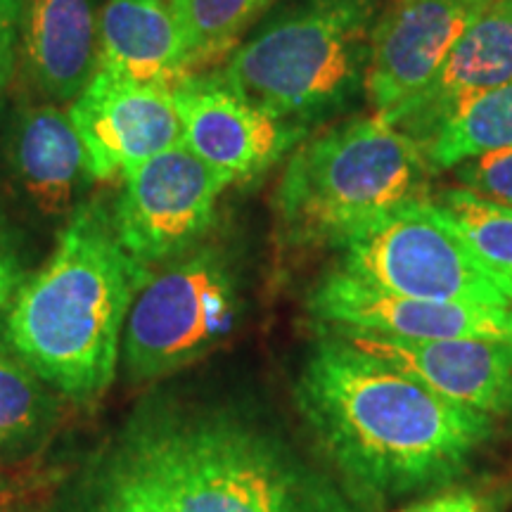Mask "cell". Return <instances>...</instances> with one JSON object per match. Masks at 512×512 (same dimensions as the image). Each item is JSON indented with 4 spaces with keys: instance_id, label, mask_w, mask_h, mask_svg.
Masks as SVG:
<instances>
[{
    "instance_id": "cell-15",
    "label": "cell",
    "mask_w": 512,
    "mask_h": 512,
    "mask_svg": "<svg viewBox=\"0 0 512 512\" xmlns=\"http://www.w3.org/2000/svg\"><path fill=\"white\" fill-rule=\"evenodd\" d=\"M510 81L512 0H491L458 38L430 86L380 119L420 145L460 102Z\"/></svg>"
},
{
    "instance_id": "cell-12",
    "label": "cell",
    "mask_w": 512,
    "mask_h": 512,
    "mask_svg": "<svg viewBox=\"0 0 512 512\" xmlns=\"http://www.w3.org/2000/svg\"><path fill=\"white\" fill-rule=\"evenodd\" d=\"M491 0H389L373 31L366 98L387 117L430 86L448 53Z\"/></svg>"
},
{
    "instance_id": "cell-11",
    "label": "cell",
    "mask_w": 512,
    "mask_h": 512,
    "mask_svg": "<svg viewBox=\"0 0 512 512\" xmlns=\"http://www.w3.org/2000/svg\"><path fill=\"white\" fill-rule=\"evenodd\" d=\"M69 119L86 150L93 181L126 176L159 152L183 143V124L169 88L95 72Z\"/></svg>"
},
{
    "instance_id": "cell-19",
    "label": "cell",
    "mask_w": 512,
    "mask_h": 512,
    "mask_svg": "<svg viewBox=\"0 0 512 512\" xmlns=\"http://www.w3.org/2000/svg\"><path fill=\"white\" fill-rule=\"evenodd\" d=\"M420 147L432 171L512 147V81L453 107Z\"/></svg>"
},
{
    "instance_id": "cell-2",
    "label": "cell",
    "mask_w": 512,
    "mask_h": 512,
    "mask_svg": "<svg viewBox=\"0 0 512 512\" xmlns=\"http://www.w3.org/2000/svg\"><path fill=\"white\" fill-rule=\"evenodd\" d=\"M150 275L119 242L112 207L81 204L48 264L19 285L3 344L50 389L93 399L114 380L128 311Z\"/></svg>"
},
{
    "instance_id": "cell-17",
    "label": "cell",
    "mask_w": 512,
    "mask_h": 512,
    "mask_svg": "<svg viewBox=\"0 0 512 512\" xmlns=\"http://www.w3.org/2000/svg\"><path fill=\"white\" fill-rule=\"evenodd\" d=\"M22 46L43 93L72 102L98 72L93 0H24Z\"/></svg>"
},
{
    "instance_id": "cell-6",
    "label": "cell",
    "mask_w": 512,
    "mask_h": 512,
    "mask_svg": "<svg viewBox=\"0 0 512 512\" xmlns=\"http://www.w3.org/2000/svg\"><path fill=\"white\" fill-rule=\"evenodd\" d=\"M339 271L403 297L512 306V285L467 245L456 223L427 197L356 230L342 247Z\"/></svg>"
},
{
    "instance_id": "cell-25",
    "label": "cell",
    "mask_w": 512,
    "mask_h": 512,
    "mask_svg": "<svg viewBox=\"0 0 512 512\" xmlns=\"http://www.w3.org/2000/svg\"><path fill=\"white\" fill-rule=\"evenodd\" d=\"M403 512H491V508L479 496L458 491V494L427 498V501L415 503Z\"/></svg>"
},
{
    "instance_id": "cell-5",
    "label": "cell",
    "mask_w": 512,
    "mask_h": 512,
    "mask_svg": "<svg viewBox=\"0 0 512 512\" xmlns=\"http://www.w3.org/2000/svg\"><path fill=\"white\" fill-rule=\"evenodd\" d=\"M430 174L422 147L375 114L335 124L287 159L273 195L280 242L342 247L370 221L427 197Z\"/></svg>"
},
{
    "instance_id": "cell-4",
    "label": "cell",
    "mask_w": 512,
    "mask_h": 512,
    "mask_svg": "<svg viewBox=\"0 0 512 512\" xmlns=\"http://www.w3.org/2000/svg\"><path fill=\"white\" fill-rule=\"evenodd\" d=\"M157 420L174 512H366L245 413L157 403Z\"/></svg>"
},
{
    "instance_id": "cell-23",
    "label": "cell",
    "mask_w": 512,
    "mask_h": 512,
    "mask_svg": "<svg viewBox=\"0 0 512 512\" xmlns=\"http://www.w3.org/2000/svg\"><path fill=\"white\" fill-rule=\"evenodd\" d=\"M453 171L467 190L512 209V147L470 159Z\"/></svg>"
},
{
    "instance_id": "cell-14",
    "label": "cell",
    "mask_w": 512,
    "mask_h": 512,
    "mask_svg": "<svg viewBox=\"0 0 512 512\" xmlns=\"http://www.w3.org/2000/svg\"><path fill=\"white\" fill-rule=\"evenodd\" d=\"M46 512H174L157 403L138 408L95 448Z\"/></svg>"
},
{
    "instance_id": "cell-10",
    "label": "cell",
    "mask_w": 512,
    "mask_h": 512,
    "mask_svg": "<svg viewBox=\"0 0 512 512\" xmlns=\"http://www.w3.org/2000/svg\"><path fill=\"white\" fill-rule=\"evenodd\" d=\"M316 323L332 332H366L396 339H508L512 306L432 302L366 285L344 271L325 275L309 294Z\"/></svg>"
},
{
    "instance_id": "cell-24",
    "label": "cell",
    "mask_w": 512,
    "mask_h": 512,
    "mask_svg": "<svg viewBox=\"0 0 512 512\" xmlns=\"http://www.w3.org/2000/svg\"><path fill=\"white\" fill-rule=\"evenodd\" d=\"M24 0H0V86L8 81L15 64V48L22 38Z\"/></svg>"
},
{
    "instance_id": "cell-18",
    "label": "cell",
    "mask_w": 512,
    "mask_h": 512,
    "mask_svg": "<svg viewBox=\"0 0 512 512\" xmlns=\"http://www.w3.org/2000/svg\"><path fill=\"white\" fill-rule=\"evenodd\" d=\"M12 157L19 181L48 214L67 209L76 188L93 181L72 119L53 105L36 107L19 119Z\"/></svg>"
},
{
    "instance_id": "cell-22",
    "label": "cell",
    "mask_w": 512,
    "mask_h": 512,
    "mask_svg": "<svg viewBox=\"0 0 512 512\" xmlns=\"http://www.w3.org/2000/svg\"><path fill=\"white\" fill-rule=\"evenodd\" d=\"M437 204L451 216L479 259L512 285V209L467 188L444 192Z\"/></svg>"
},
{
    "instance_id": "cell-16",
    "label": "cell",
    "mask_w": 512,
    "mask_h": 512,
    "mask_svg": "<svg viewBox=\"0 0 512 512\" xmlns=\"http://www.w3.org/2000/svg\"><path fill=\"white\" fill-rule=\"evenodd\" d=\"M98 72L174 91L190 74L176 0H107L98 17Z\"/></svg>"
},
{
    "instance_id": "cell-8",
    "label": "cell",
    "mask_w": 512,
    "mask_h": 512,
    "mask_svg": "<svg viewBox=\"0 0 512 512\" xmlns=\"http://www.w3.org/2000/svg\"><path fill=\"white\" fill-rule=\"evenodd\" d=\"M230 181L178 143L124 176L112 207L119 242L155 273L200 245Z\"/></svg>"
},
{
    "instance_id": "cell-9",
    "label": "cell",
    "mask_w": 512,
    "mask_h": 512,
    "mask_svg": "<svg viewBox=\"0 0 512 512\" xmlns=\"http://www.w3.org/2000/svg\"><path fill=\"white\" fill-rule=\"evenodd\" d=\"M171 93L183 143L230 183L254 181L309 138L256 107L221 72L188 74Z\"/></svg>"
},
{
    "instance_id": "cell-20",
    "label": "cell",
    "mask_w": 512,
    "mask_h": 512,
    "mask_svg": "<svg viewBox=\"0 0 512 512\" xmlns=\"http://www.w3.org/2000/svg\"><path fill=\"white\" fill-rule=\"evenodd\" d=\"M53 389L0 344V453L19 458L34 451L53 430Z\"/></svg>"
},
{
    "instance_id": "cell-26",
    "label": "cell",
    "mask_w": 512,
    "mask_h": 512,
    "mask_svg": "<svg viewBox=\"0 0 512 512\" xmlns=\"http://www.w3.org/2000/svg\"><path fill=\"white\" fill-rule=\"evenodd\" d=\"M19 290V266L12 252L10 242L0 233V313H3L15 299Z\"/></svg>"
},
{
    "instance_id": "cell-21",
    "label": "cell",
    "mask_w": 512,
    "mask_h": 512,
    "mask_svg": "<svg viewBox=\"0 0 512 512\" xmlns=\"http://www.w3.org/2000/svg\"><path fill=\"white\" fill-rule=\"evenodd\" d=\"M280 0H176L190 74L230 55Z\"/></svg>"
},
{
    "instance_id": "cell-3",
    "label": "cell",
    "mask_w": 512,
    "mask_h": 512,
    "mask_svg": "<svg viewBox=\"0 0 512 512\" xmlns=\"http://www.w3.org/2000/svg\"><path fill=\"white\" fill-rule=\"evenodd\" d=\"M389 0H287L221 74L256 107L309 131L366 95L373 31Z\"/></svg>"
},
{
    "instance_id": "cell-13",
    "label": "cell",
    "mask_w": 512,
    "mask_h": 512,
    "mask_svg": "<svg viewBox=\"0 0 512 512\" xmlns=\"http://www.w3.org/2000/svg\"><path fill=\"white\" fill-rule=\"evenodd\" d=\"M363 354L425 384L441 399L482 415L512 411V342L508 339H396L332 332Z\"/></svg>"
},
{
    "instance_id": "cell-1",
    "label": "cell",
    "mask_w": 512,
    "mask_h": 512,
    "mask_svg": "<svg viewBox=\"0 0 512 512\" xmlns=\"http://www.w3.org/2000/svg\"><path fill=\"white\" fill-rule=\"evenodd\" d=\"M297 406L337 470L377 496L448 484L494 432L489 415L441 399L337 335L306 361Z\"/></svg>"
},
{
    "instance_id": "cell-7",
    "label": "cell",
    "mask_w": 512,
    "mask_h": 512,
    "mask_svg": "<svg viewBox=\"0 0 512 512\" xmlns=\"http://www.w3.org/2000/svg\"><path fill=\"white\" fill-rule=\"evenodd\" d=\"M235 320V283L223 252L197 245L157 268L128 311L121 358L131 382L181 370L223 342Z\"/></svg>"
}]
</instances>
